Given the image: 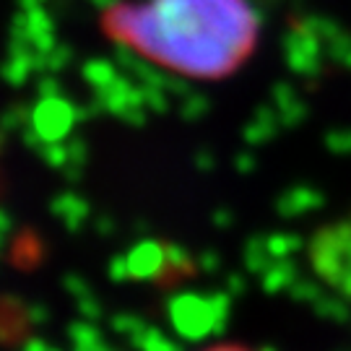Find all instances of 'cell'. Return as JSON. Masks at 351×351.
Segmentation results:
<instances>
[{
  "instance_id": "1",
  "label": "cell",
  "mask_w": 351,
  "mask_h": 351,
  "mask_svg": "<svg viewBox=\"0 0 351 351\" xmlns=\"http://www.w3.org/2000/svg\"><path fill=\"white\" fill-rule=\"evenodd\" d=\"M104 26L112 39L177 73L219 78L252 50L261 13L247 0H149L117 3L104 13Z\"/></svg>"
},
{
  "instance_id": "2",
  "label": "cell",
  "mask_w": 351,
  "mask_h": 351,
  "mask_svg": "<svg viewBox=\"0 0 351 351\" xmlns=\"http://www.w3.org/2000/svg\"><path fill=\"white\" fill-rule=\"evenodd\" d=\"M307 252L317 278L343 300H351V219L320 226Z\"/></svg>"
},
{
  "instance_id": "3",
  "label": "cell",
  "mask_w": 351,
  "mask_h": 351,
  "mask_svg": "<svg viewBox=\"0 0 351 351\" xmlns=\"http://www.w3.org/2000/svg\"><path fill=\"white\" fill-rule=\"evenodd\" d=\"M281 52H284V63L294 75H300V78H317L320 75L326 47L302 24L291 26L281 37Z\"/></svg>"
},
{
  "instance_id": "4",
  "label": "cell",
  "mask_w": 351,
  "mask_h": 351,
  "mask_svg": "<svg viewBox=\"0 0 351 351\" xmlns=\"http://www.w3.org/2000/svg\"><path fill=\"white\" fill-rule=\"evenodd\" d=\"M34 123H37V130L42 138L47 141H58L71 133V128L78 123L75 117V104L60 99V97H47L37 107V114H34Z\"/></svg>"
},
{
  "instance_id": "5",
  "label": "cell",
  "mask_w": 351,
  "mask_h": 351,
  "mask_svg": "<svg viewBox=\"0 0 351 351\" xmlns=\"http://www.w3.org/2000/svg\"><path fill=\"white\" fill-rule=\"evenodd\" d=\"M94 99L99 101L101 112L114 114V117L125 114L128 110H136V107H146L143 104V88H141V84L138 81L133 84L125 75H117L110 86L94 91Z\"/></svg>"
},
{
  "instance_id": "6",
  "label": "cell",
  "mask_w": 351,
  "mask_h": 351,
  "mask_svg": "<svg viewBox=\"0 0 351 351\" xmlns=\"http://www.w3.org/2000/svg\"><path fill=\"white\" fill-rule=\"evenodd\" d=\"M281 117H278V110L274 104H261L255 107L252 117L247 120V125L242 130V138L250 146H263L268 141H274L281 130Z\"/></svg>"
},
{
  "instance_id": "7",
  "label": "cell",
  "mask_w": 351,
  "mask_h": 351,
  "mask_svg": "<svg viewBox=\"0 0 351 351\" xmlns=\"http://www.w3.org/2000/svg\"><path fill=\"white\" fill-rule=\"evenodd\" d=\"M117 71H120V65L112 63V60H107V58H91V60H86V63L81 65V75H84V81H86L94 91L110 86L114 78L120 75Z\"/></svg>"
},
{
  "instance_id": "8",
  "label": "cell",
  "mask_w": 351,
  "mask_h": 351,
  "mask_svg": "<svg viewBox=\"0 0 351 351\" xmlns=\"http://www.w3.org/2000/svg\"><path fill=\"white\" fill-rule=\"evenodd\" d=\"M300 24L304 26L307 32H313L315 37L320 39L323 45H326V42H330L333 37H339L341 32H343V26H341L336 19L326 16V13H307Z\"/></svg>"
},
{
  "instance_id": "9",
  "label": "cell",
  "mask_w": 351,
  "mask_h": 351,
  "mask_svg": "<svg viewBox=\"0 0 351 351\" xmlns=\"http://www.w3.org/2000/svg\"><path fill=\"white\" fill-rule=\"evenodd\" d=\"M320 203H323V198H320L317 190L297 188L281 198L278 208H281L284 213H294V211H304V208H315V206H320Z\"/></svg>"
},
{
  "instance_id": "10",
  "label": "cell",
  "mask_w": 351,
  "mask_h": 351,
  "mask_svg": "<svg viewBox=\"0 0 351 351\" xmlns=\"http://www.w3.org/2000/svg\"><path fill=\"white\" fill-rule=\"evenodd\" d=\"M177 112L185 123H201L203 117H208V112H211V99L201 91H193V94H188L185 99L180 101Z\"/></svg>"
},
{
  "instance_id": "11",
  "label": "cell",
  "mask_w": 351,
  "mask_h": 351,
  "mask_svg": "<svg viewBox=\"0 0 351 351\" xmlns=\"http://www.w3.org/2000/svg\"><path fill=\"white\" fill-rule=\"evenodd\" d=\"M326 149L339 156L351 154V128H333L326 133Z\"/></svg>"
},
{
  "instance_id": "12",
  "label": "cell",
  "mask_w": 351,
  "mask_h": 351,
  "mask_svg": "<svg viewBox=\"0 0 351 351\" xmlns=\"http://www.w3.org/2000/svg\"><path fill=\"white\" fill-rule=\"evenodd\" d=\"M310 114V104L302 99H297L294 104H289L284 110H278V117H281V125L284 128H300Z\"/></svg>"
},
{
  "instance_id": "13",
  "label": "cell",
  "mask_w": 351,
  "mask_h": 351,
  "mask_svg": "<svg viewBox=\"0 0 351 351\" xmlns=\"http://www.w3.org/2000/svg\"><path fill=\"white\" fill-rule=\"evenodd\" d=\"M141 88H143V104H146L149 112L154 114L169 112V94L167 91H162V88L156 86H143V84H141Z\"/></svg>"
},
{
  "instance_id": "14",
  "label": "cell",
  "mask_w": 351,
  "mask_h": 351,
  "mask_svg": "<svg viewBox=\"0 0 351 351\" xmlns=\"http://www.w3.org/2000/svg\"><path fill=\"white\" fill-rule=\"evenodd\" d=\"M297 99H300V91H297V86H291L289 81H278V84L271 86V104L276 110H284V107L294 104Z\"/></svg>"
},
{
  "instance_id": "15",
  "label": "cell",
  "mask_w": 351,
  "mask_h": 351,
  "mask_svg": "<svg viewBox=\"0 0 351 351\" xmlns=\"http://www.w3.org/2000/svg\"><path fill=\"white\" fill-rule=\"evenodd\" d=\"M71 60H73V47L60 45V47H52L50 55H47V68L50 71H63L65 65H71Z\"/></svg>"
},
{
  "instance_id": "16",
  "label": "cell",
  "mask_w": 351,
  "mask_h": 351,
  "mask_svg": "<svg viewBox=\"0 0 351 351\" xmlns=\"http://www.w3.org/2000/svg\"><path fill=\"white\" fill-rule=\"evenodd\" d=\"M86 154H88L86 141L84 138L71 141V146H68V159H71V162H84V159H86Z\"/></svg>"
},
{
  "instance_id": "17",
  "label": "cell",
  "mask_w": 351,
  "mask_h": 351,
  "mask_svg": "<svg viewBox=\"0 0 351 351\" xmlns=\"http://www.w3.org/2000/svg\"><path fill=\"white\" fill-rule=\"evenodd\" d=\"M234 164H237V169H242V172H252L258 162H255V156H252L250 151H242V154H237Z\"/></svg>"
},
{
  "instance_id": "18",
  "label": "cell",
  "mask_w": 351,
  "mask_h": 351,
  "mask_svg": "<svg viewBox=\"0 0 351 351\" xmlns=\"http://www.w3.org/2000/svg\"><path fill=\"white\" fill-rule=\"evenodd\" d=\"M195 164H198L201 169H211L213 164H216V159H213V154H211V151H206V149H203L201 154L195 156Z\"/></svg>"
},
{
  "instance_id": "19",
  "label": "cell",
  "mask_w": 351,
  "mask_h": 351,
  "mask_svg": "<svg viewBox=\"0 0 351 351\" xmlns=\"http://www.w3.org/2000/svg\"><path fill=\"white\" fill-rule=\"evenodd\" d=\"M39 91H42L45 97H58V94H60V86H58V81H42V84H39Z\"/></svg>"
},
{
  "instance_id": "20",
  "label": "cell",
  "mask_w": 351,
  "mask_h": 351,
  "mask_svg": "<svg viewBox=\"0 0 351 351\" xmlns=\"http://www.w3.org/2000/svg\"><path fill=\"white\" fill-rule=\"evenodd\" d=\"M88 3H91L97 11L107 13V11H112V8L117 5V3H120V0H88Z\"/></svg>"
},
{
  "instance_id": "21",
  "label": "cell",
  "mask_w": 351,
  "mask_h": 351,
  "mask_svg": "<svg viewBox=\"0 0 351 351\" xmlns=\"http://www.w3.org/2000/svg\"><path fill=\"white\" fill-rule=\"evenodd\" d=\"M206 351H250V349H245V346H237V343H219V346H213V349H206Z\"/></svg>"
},
{
  "instance_id": "22",
  "label": "cell",
  "mask_w": 351,
  "mask_h": 351,
  "mask_svg": "<svg viewBox=\"0 0 351 351\" xmlns=\"http://www.w3.org/2000/svg\"><path fill=\"white\" fill-rule=\"evenodd\" d=\"M341 65H343V68H346V71L351 73V52L346 55V58H343V63H341Z\"/></svg>"
}]
</instances>
